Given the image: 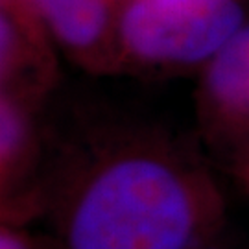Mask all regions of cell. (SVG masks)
<instances>
[{
	"label": "cell",
	"instance_id": "6",
	"mask_svg": "<svg viewBox=\"0 0 249 249\" xmlns=\"http://www.w3.org/2000/svg\"><path fill=\"white\" fill-rule=\"evenodd\" d=\"M32 144L34 122L26 96L4 90L0 98V166L4 187L22 172L24 162L30 159Z\"/></svg>",
	"mask_w": 249,
	"mask_h": 249
},
{
	"label": "cell",
	"instance_id": "1",
	"mask_svg": "<svg viewBox=\"0 0 249 249\" xmlns=\"http://www.w3.org/2000/svg\"><path fill=\"white\" fill-rule=\"evenodd\" d=\"M78 172L59 213L61 249H199L220 196L192 159L157 139H120Z\"/></svg>",
	"mask_w": 249,
	"mask_h": 249
},
{
	"label": "cell",
	"instance_id": "4",
	"mask_svg": "<svg viewBox=\"0 0 249 249\" xmlns=\"http://www.w3.org/2000/svg\"><path fill=\"white\" fill-rule=\"evenodd\" d=\"M50 34L24 0H0V74L8 92L28 96L50 72Z\"/></svg>",
	"mask_w": 249,
	"mask_h": 249
},
{
	"label": "cell",
	"instance_id": "5",
	"mask_svg": "<svg viewBox=\"0 0 249 249\" xmlns=\"http://www.w3.org/2000/svg\"><path fill=\"white\" fill-rule=\"evenodd\" d=\"M201 96L214 125L236 129L249 125V24L207 63Z\"/></svg>",
	"mask_w": 249,
	"mask_h": 249
},
{
	"label": "cell",
	"instance_id": "7",
	"mask_svg": "<svg viewBox=\"0 0 249 249\" xmlns=\"http://www.w3.org/2000/svg\"><path fill=\"white\" fill-rule=\"evenodd\" d=\"M0 249H34V246L22 231L13 229V227H2Z\"/></svg>",
	"mask_w": 249,
	"mask_h": 249
},
{
	"label": "cell",
	"instance_id": "2",
	"mask_svg": "<svg viewBox=\"0 0 249 249\" xmlns=\"http://www.w3.org/2000/svg\"><path fill=\"white\" fill-rule=\"evenodd\" d=\"M244 24L238 0H124L116 26L118 61L207 65Z\"/></svg>",
	"mask_w": 249,
	"mask_h": 249
},
{
	"label": "cell",
	"instance_id": "3",
	"mask_svg": "<svg viewBox=\"0 0 249 249\" xmlns=\"http://www.w3.org/2000/svg\"><path fill=\"white\" fill-rule=\"evenodd\" d=\"M52 41L80 63H118L116 26L124 0H24Z\"/></svg>",
	"mask_w": 249,
	"mask_h": 249
}]
</instances>
